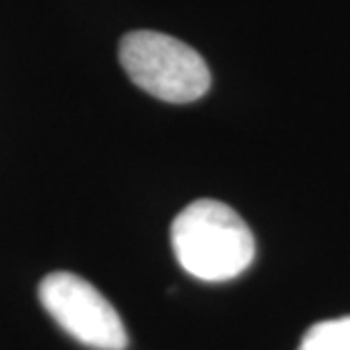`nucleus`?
I'll return each instance as SVG.
<instances>
[{"label": "nucleus", "instance_id": "nucleus-3", "mask_svg": "<svg viewBox=\"0 0 350 350\" xmlns=\"http://www.w3.org/2000/svg\"><path fill=\"white\" fill-rule=\"evenodd\" d=\"M39 300L62 330L96 350H125L128 330L114 305L75 273L57 271L41 280Z\"/></svg>", "mask_w": 350, "mask_h": 350}, {"label": "nucleus", "instance_id": "nucleus-2", "mask_svg": "<svg viewBox=\"0 0 350 350\" xmlns=\"http://www.w3.org/2000/svg\"><path fill=\"white\" fill-rule=\"evenodd\" d=\"M118 59L139 89L164 103H193L212 85L205 59L191 46L162 32L137 30L125 34Z\"/></svg>", "mask_w": 350, "mask_h": 350}, {"label": "nucleus", "instance_id": "nucleus-1", "mask_svg": "<svg viewBox=\"0 0 350 350\" xmlns=\"http://www.w3.org/2000/svg\"><path fill=\"white\" fill-rule=\"evenodd\" d=\"M171 246L189 275L205 282L239 278L255 260V237L246 221L221 200H193L173 219Z\"/></svg>", "mask_w": 350, "mask_h": 350}, {"label": "nucleus", "instance_id": "nucleus-4", "mask_svg": "<svg viewBox=\"0 0 350 350\" xmlns=\"http://www.w3.org/2000/svg\"><path fill=\"white\" fill-rule=\"evenodd\" d=\"M298 350H350V317L312 325Z\"/></svg>", "mask_w": 350, "mask_h": 350}]
</instances>
